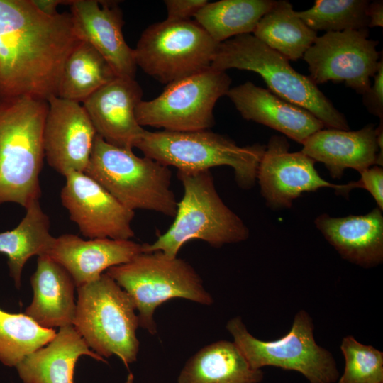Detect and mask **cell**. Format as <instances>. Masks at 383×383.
I'll use <instances>...</instances> for the list:
<instances>
[{"instance_id":"6da1fadb","label":"cell","mask_w":383,"mask_h":383,"mask_svg":"<svg viewBox=\"0 0 383 383\" xmlns=\"http://www.w3.org/2000/svg\"><path fill=\"white\" fill-rule=\"evenodd\" d=\"M82 38L68 13L32 0H0V99L57 96L65 62Z\"/></svg>"},{"instance_id":"7a4b0ae2","label":"cell","mask_w":383,"mask_h":383,"mask_svg":"<svg viewBox=\"0 0 383 383\" xmlns=\"http://www.w3.org/2000/svg\"><path fill=\"white\" fill-rule=\"evenodd\" d=\"M48 111L46 101L0 99V204L16 203L26 209L39 201Z\"/></svg>"},{"instance_id":"3957f363","label":"cell","mask_w":383,"mask_h":383,"mask_svg":"<svg viewBox=\"0 0 383 383\" xmlns=\"http://www.w3.org/2000/svg\"><path fill=\"white\" fill-rule=\"evenodd\" d=\"M177 177L184 195L177 204L174 221L152 243L143 244V252L160 251L175 257L191 240H201L213 248H221L249 238L245 223L219 196L210 170L177 172Z\"/></svg>"},{"instance_id":"277c9868","label":"cell","mask_w":383,"mask_h":383,"mask_svg":"<svg viewBox=\"0 0 383 383\" xmlns=\"http://www.w3.org/2000/svg\"><path fill=\"white\" fill-rule=\"evenodd\" d=\"M211 67L224 72L235 68L256 72L271 92L307 110L325 128L350 130L345 116L309 76L298 72L286 57L252 34L237 35L219 43Z\"/></svg>"},{"instance_id":"5b68a950","label":"cell","mask_w":383,"mask_h":383,"mask_svg":"<svg viewBox=\"0 0 383 383\" xmlns=\"http://www.w3.org/2000/svg\"><path fill=\"white\" fill-rule=\"evenodd\" d=\"M132 150L111 145L96 134L84 172L128 209L174 217L178 202L171 189V170Z\"/></svg>"},{"instance_id":"8992f818","label":"cell","mask_w":383,"mask_h":383,"mask_svg":"<svg viewBox=\"0 0 383 383\" xmlns=\"http://www.w3.org/2000/svg\"><path fill=\"white\" fill-rule=\"evenodd\" d=\"M135 148L144 156L178 172L210 170L229 166L242 189L252 188L257 181L258 167L266 145L239 146L226 136L209 130L176 132L148 131L143 133Z\"/></svg>"},{"instance_id":"52a82bcc","label":"cell","mask_w":383,"mask_h":383,"mask_svg":"<svg viewBox=\"0 0 383 383\" xmlns=\"http://www.w3.org/2000/svg\"><path fill=\"white\" fill-rule=\"evenodd\" d=\"M106 273L129 295L138 311L139 326L151 335L157 333L154 313L162 304L174 298L206 306L213 302L189 263L160 251L143 252Z\"/></svg>"},{"instance_id":"ba28073f","label":"cell","mask_w":383,"mask_h":383,"mask_svg":"<svg viewBox=\"0 0 383 383\" xmlns=\"http://www.w3.org/2000/svg\"><path fill=\"white\" fill-rule=\"evenodd\" d=\"M77 289L73 326L94 353L104 358L116 355L128 367L136 361L140 345L132 299L106 273Z\"/></svg>"},{"instance_id":"9c48e42d","label":"cell","mask_w":383,"mask_h":383,"mask_svg":"<svg viewBox=\"0 0 383 383\" xmlns=\"http://www.w3.org/2000/svg\"><path fill=\"white\" fill-rule=\"evenodd\" d=\"M226 329L248 365L254 370L272 366L301 374L309 383H335L340 376L330 351L318 345L309 314L300 310L290 331L274 340H262L248 331L240 316L231 318Z\"/></svg>"},{"instance_id":"30bf717a","label":"cell","mask_w":383,"mask_h":383,"mask_svg":"<svg viewBox=\"0 0 383 383\" xmlns=\"http://www.w3.org/2000/svg\"><path fill=\"white\" fill-rule=\"evenodd\" d=\"M218 44L194 20L166 18L142 33L134 57L137 67L168 85L210 67Z\"/></svg>"},{"instance_id":"8fae6325","label":"cell","mask_w":383,"mask_h":383,"mask_svg":"<svg viewBox=\"0 0 383 383\" xmlns=\"http://www.w3.org/2000/svg\"><path fill=\"white\" fill-rule=\"evenodd\" d=\"M231 79L211 67L167 85L157 97L142 100L135 110L140 126L187 132L208 130L214 123L213 109L226 95Z\"/></svg>"},{"instance_id":"7c38bea8","label":"cell","mask_w":383,"mask_h":383,"mask_svg":"<svg viewBox=\"0 0 383 383\" xmlns=\"http://www.w3.org/2000/svg\"><path fill=\"white\" fill-rule=\"evenodd\" d=\"M368 30L326 32L317 36L303 58L316 84L344 82L363 95L371 86L380 53L378 41L368 38Z\"/></svg>"},{"instance_id":"4fadbf2b","label":"cell","mask_w":383,"mask_h":383,"mask_svg":"<svg viewBox=\"0 0 383 383\" xmlns=\"http://www.w3.org/2000/svg\"><path fill=\"white\" fill-rule=\"evenodd\" d=\"M65 177L61 201L84 236L114 240H131L134 236L131 226L134 211L84 172H71Z\"/></svg>"},{"instance_id":"5bb4252c","label":"cell","mask_w":383,"mask_h":383,"mask_svg":"<svg viewBox=\"0 0 383 383\" xmlns=\"http://www.w3.org/2000/svg\"><path fill=\"white\" fill-rule=\"evenodd\" d=\"M315 161L301 151L290 152L284 136L272 135L260 160L257 180L267 206L272 210L290 209L295 199L321 188L338 189L339 184L323 179Z\"/></svg>"},{"instance_id":"9a60e30c","label":"cell","mask_w":383,"mask_h":383,"mask_svg":"<svg viewBox=\"0 0 383 383\" xmlns=\"http://www.w3.org/2000/svg\"><path fill=\"white\" fill-rule=\"evenodd\" d=\"M43 148L48 164L60 174L84 172L96 131L80 103L52 96L48 101Z\"/></svg>"},{"instance_id":"2e32d148","label":"cell","mask_w":383,"mask_h":383,"mask_svg":"<svg viewBox=\"0 0 383 383\" xmlns=\"http://www.w3.org/2000/svg\"><path fill=\"white\" fill-rule=\"evenodd\" d=\"M142 96V89L135 79L116 77L82 104L96 133L106 142L133 149L145 131L135 117Z\"/></svg>"},{"instance_id":"e0dca14e","label":"cell","mask_w":383,"mask_h":383,"mask_svg":"<svg viewBox=\"0 0 383 383\" xmlns=\"http://www.w3.org/2000/svg\"><path fill=\"white\" fill-rule=\"evenodd\" d=\"M70 14L82 40L90 43L108 62L117 77L135 79L134 50L125 40L121 9L116 3L72 0Z\"/></svg>"},{"instance_id":"ac0fdd59","label":"cell","mask_w":383,"mask_h":383,"mask_svg":"<svg viewBox=\"0 0 383 383\" xmlns=\"http://www.w3.org/2000/svg\"><path fill=\"white\" fill-rule=\"evenodd\" d=\"M141 252L143 244L131 240H84L76 235L64 234L53 238L45 255L61 265L77 288L97 279L105 270L128 262Z\"/></svg>"},{"instance_id":"d6986e66","label":"cell","mask_w":383,"mask_h":383,"mask_svg":"<svg viewBox=\"0 0 383 383\" xmlns=\"http://www.w3.org/2000/svg\"><path fill=\"white\" fill-rule=\"evenodd\" d=\"M302 145L301 151L323 164L334 179H340L348 168L360 173L383 164L374 124L358 131L324 128L311 135Z\"/></svg>"},{"instance_id":"ffe728a7","label":"cell","mask_w":383,"mask_h":383,"mask_svg":"<svg viewBox=\"0 0 383 383\" xmlns=\"http://www.w3.org/2000/svg\"><path fill=\"white\" fill-rule=\"evenodd\" d=\"M226 95L243 118L274 129L301 145L325 128L307 110L251 82L230 88Z\"/></svg>"},{"instance_id":"44dd1931","label":"cell","mask_w":383,"mask_h":383,"mask_svg":"<svg viewBox=\"0 0 383 383\" xmlns=\"http://www.w3.org/2000/svg\"><path fill=\"white\" fill-rule=\"evenodd\" d=\"M316 228L341 257L365 268L383 261V215L379 207L363 215H319Z\"/></svg>"},{"instance_id":"7402d4cb","label":"cell","mask_w":383,"mask_h":383,"mask_svg":"<svg viewBox=\"0 0 383 383\" xmlns=\"http://www.w3.org/2000/svg\"><path fill=\"white\" fill-rule=\"evenodd\" d=\"M30 284L33 298L25 310L26 315L44 328L73 326L77 309L74 293L77 287L61 265L47 255L38 256Z\"/></svg>"},{"instance_id":"603a6c76","label":"cell","mask_w":383,"mask_h":383,"mask_svg":"<svg viewBox=\"0 0 383 383\" xmlns=\"http://www.w3.org/2000/svg\"><path fill=\"white\" fill-rule=\"evenodd\" d=\"M87 355L107 363L91 350L73 326L60 328L44 346L25 356L16 366L23 383H74L78 359Z\"/></svg>"},{"instance_id":"cb8c5ba5","label":"cell","mask_w":383,"mask_h":383,"mask_svg":"<svg viewBox=\"0 0 383 383\" xmlns=\"http://www.w3.org/2000/svg\"><path fill=\"white\" fill-rule=\"evenodd\" d=\"M263 377L262 370L250 367L233 342L221 340L194 354L177 383H260Z\"/></svg>"},{"instance_id":"d4e9b609","label":"cell","mask_w":383,"mask_h":383,"mask_svg":"<svg viewBox=\"0 0 383 383\" xmlns=\"http://www.w3.org/2000/svg\"><path fill=\"white\" fill-rule=\"evenodd\" d=\"M26 215L12 230L0 232V253L7 257L9 274L17 289L27 261L45 255L54 236L50 234L48 216L36 201L26 209Z\"/></svg>"},{"instance_id":"484cf974","label":"cell","mask_w":383,"mask_h":383,"mask_svg":"<svg viewBox=\"0 0 383 383\" xmlns=\"http://www.w3.org/2000/svg\"><path fill=\"white\" fill-rule=\"evenodd\" d=\"M252 35L292 61L303 57L317 38V32L300 19L292 5L284 0L274 1L258 22Z\"/></svg>"},{"instance_id":"4316f807","label":"cell","mask_w":383,"mask_h":383,"mask_svg":"<svg viewBox=\"0 0 383 383\" xmlns=\"http://www.w3.org/2000/svg\"><path fill=\"white\" fill-rule=\"evenodd\" d=\"M273 0H221L208 2L194 16L196 21L221 43L237 35L251 34Z\"/></svg>"},{"instance_id":"83f0119b","label":"cell","mask_w":383,"mask_h":383,"mask_svg":"<svg viewBox=\"0 0 383 383\" xmlns=\"http://www.w3.org/2000/svg\"><path fill=\"white\" fill-rule=\"evenodd\" d=\"M116 77L104 57L90 43L82 40L65 62L57 96L82 104Z\"/></svg>"},{"instance_id":"f1b7e54d","label":"cell","mask_w":383,"mask_h":383,"mask_svg":"<svg viewBox=\"0 0 383 383\" xmlns=\"http://www.w3.org/2000/svg\"><path fill=\"white\" fill-rule=\"evenodd\" d=\"M55 329L40 327L25 313H12L0 308V362L15 367L31 352L49 343Z\"/></svg>"},{"instance_id":"f546056e","label":"cell","mask_w":383,"mask_h":383,"mask_svg":"<svg viewBox=\"0 0 383 383\" xmlns=\"http://www.w3.org/2000/svg\"><path fill=\"white\" fill-rule=\"evenodd\" d=\"M367 0H316L312 7L296 16L317 32L364 30L369 27Z\"/></svg>"},{"instance_id":"4dcf8cb0","label":"cell","mask_w":383,"mask_h":383,"mask_svg":"<svg viewBox=\"0 0 383 383\" xmlns=\"http://www.w3.org/2000/svg\"><path fill=\"white\" fill-rule=\"evenodd\" d=\"M340 348L345 366L338 383H383L382 351L360 343L352 335L343 338Z\"/></svg>"},{"instance_id":"1f68e13d","label":"cell","mask_w":383,"mask_h":383,"mask_svg":"<svg viewBox=\"0 0 383 383\" xmlns=\"http://www.w3.org/2000/svg\"><path fill=\"white\" fill-rule=\"evenodd\" d=\"M360 178L348 184H340L335 190L338 195L348 196L353 189L361 188L367 190L375 200L377 207L383 210V169L378 165L372 166L360 172Z\"/></svg>"},{"instance_id":"d6a6232c","label":"cell","mask_w":383,"mask_h":383,"mask_svg":"<svg viewBox=\"0 0 383 383\" xmlns=\"http://www.w3.org/2000/svg\"><path fill=\"white\" fill-rule=\"evenodd\" d=\"M374 83L362 95V102L368 111L383 119V60H379Z\"/></svg>"},{"instance_id":"836d02e7","label":"cell","mask_w":383,"mask_h":383,"mask_svg":"<svg viewBox=\"0 0 383 383\" xmlns=\"http://www.w3.org/2000/svg\"><path fill=\"white\" fill-rule=\"evenodd\" d=\"M209 1L207 0H165L167 17L174 21L190 20Z\"/></svg>"},{"instance_id":"e575fe53","label":"cell","mask_w":383,"mask_h":383,"mask_svg":"<svg viewBox=\"0 0 383 383\" xmlns=\"http://www.w3.org/2000/svg\"><path fill=\"white\" fill-rule=\"evenodd\" d=\"M367 15L369 19V27L383 26V3L382 1L369 3Z\"/></svg>"},{"instance_id":"d590c367","label":"cell","mask_w":383,"mask_h":383,"mask_svg":"<svg viewBox=\"0 0 383 383\" xmlns=\"http://www.w3.org/2000/svg\"><path fill=\"white\" fill-rule=\"evenodd\" d=\"M35 6L43 13L53 16L58 13L57 9L60 5H70L72 0H32Z\"/></svg>"},{"instance_id":"8d00e7d4","label":"cell","mask_w":383,"mask_h":383,"mask_svg":"<svg viewBox=\"0 0 383 383\" xmlns=\"http://www.w3.org/2000/svg\"><path fill=\"white\" fill-rule=\"evenodd\" d=\"M126 383H134V376L132 373L128 374Z\"/></svg>"}]
</instances>
